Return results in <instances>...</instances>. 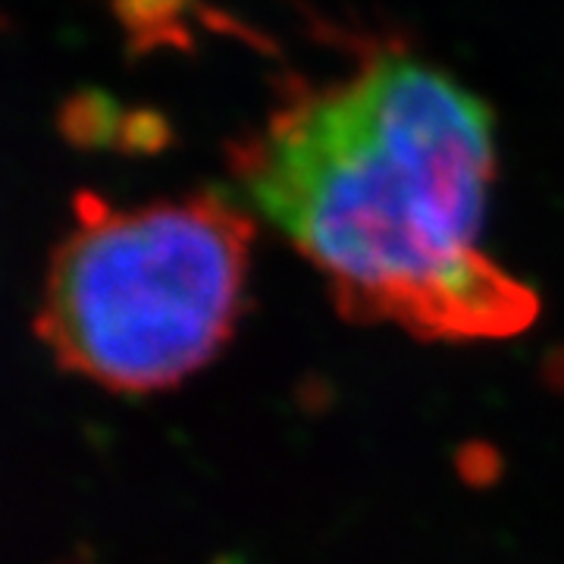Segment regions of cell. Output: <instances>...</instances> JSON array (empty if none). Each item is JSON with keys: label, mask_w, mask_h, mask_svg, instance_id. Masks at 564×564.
<instances>
[{"label": "cell", "mask_w": 564, "mask_h": 564, "mask_svg": "<svg viewBox=\"0 0 564 564\" xmlns=\"http://www.w3.org/2000/svg\"><path fill=\"white\" fill-rule=\"evenodd\" d=\"M239 202L311 263L339 314L417 339H508L540 299L484 248L492 113L408 54L295 95L232 151Z\"/></svg>", "instance_id": "6da1fadb"}, {"label": "cell", "mask_w": 564, "mask_h": 564, "mask_svg": "<svg viewBox=\"0 0 564 564\" xmlns=\"http://www.w3.org/2000/svg\"><path fill=\"white\" fill-rule=\"evenodd\" d=\"M254 232L251 210L223 192L139 207L85 198L47 270L44 343L110 392L180 386L236 333Z\"/></svg>", "instance_id": "7a4b0ae2"}]
</instances>
